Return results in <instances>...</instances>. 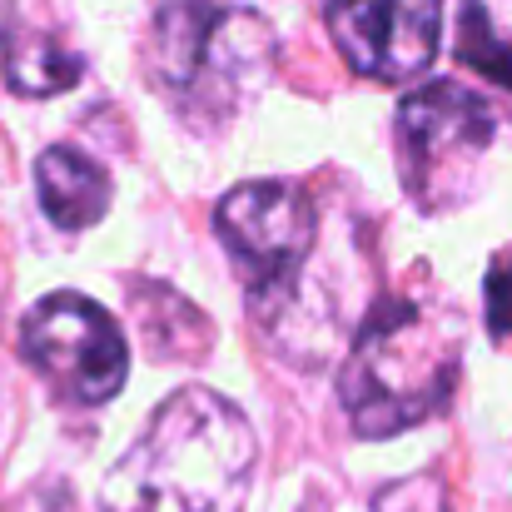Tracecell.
Instances as JSON below:
<instances>
[{
	"label": "cell",
	"mask_w": 512,
	"mask_h": 512,
	"mask_svg": "<svg viewBox=\"0 0 512 512\" xmlns=\"http://www.w3.org/2000/svg\"><path fill=\"white\" fill-rule=\"evenodd\" d=\"M130 294H135V324H140V334H145L150 353L160 363L204 358V348H209V319L189 299H179L165 284H145V289L135 284Z\"/></svg>",
	"instance_id": "obj_10"
},
{
	"label": "cell",
	"mask_w": 512,
	"mask_h": 512,
	"mask_svg": "<svg viewBox=\"0 0 512 512\" xmlns=\"http://www.w3.org/2000/svg\"><path fill=\"white\" fill-rule=\"evenodd\" d=\"M458 373L463 353L453 319L408 294H388L353 334L339 373V403L358 438H398L453 403Z\"/></svg>",
	"instance_id": "obj_2"
},
{
	"label": "cell",
	"mask_w": 512,
	"mask_h": 512,
	"mask_svg": "<svg viewBox=\"0 0 512 512\" xmlns=\"http://www.w3.org/2000/svg\"><path fill=\"white\" fill-rule=\"evenodd\" d=\"M0 65H5V85L15 95H30V100L60 95V90L80 85V75H85V60L65 45V35L45 15L25 10V0H15L5 10Z\"/></svg>",
	"instance_id": "obj_8"
},
{
	"label": "cell",
	"mask_w": 512,
	"mask_h": 512,
	"mask_svg": "<svg viewBox=\"0 0 512 512\" xmlns=\"http://www.w3.org/2000/svg\"><path fill=\"white\" fill-rule=\"evenodd\" d=\"M453 55H458V65L478 70L488 85H498V90L512 95V45L498 40V30H493V20H488V10H483L478 0H463V5H458Z\"/></svg>",
	"instance_id": "obj_11"
},
{
	"label": "cell",
	"mask_w": 512,
	"mask_h": 512,
	"mask_svg": "<svg viewBox=\"0 0 512 512\" xmlns=\"http://www.w3.org/2000/svg\"><path fill=\"white\" fill-rule=\"evenodd\" d=\"M274 70V30L249 5L165 0L145 35V75L194 125L229 120Z\"/></svg>",
	"instance_id": "obj_3"
},
{
	"label": "cell",
	"mask_w": 512,
	"mask_h": 512,
	"mask_svg": "<svg viewBox=\"0 0 512 512\" xmlns=\"http://www.w3.org/2000/svg\"><path fill=\"white\" fill-rule=\"evenodd\" d=\"M20 353L75 408L110 403L130 378V339L90 294H45L20 324Z\"/></svg>",
	"instance_id": "obj_6"
},
{
	"label": "cell",
	"mask_w": 512,
	"mask_h": 512,
	"mask_svg": "<svg viewBox=\"0 0 512 512\" xmlns=\"http://www.w3.org/2000/svg\"><path fill=\"white\" fill-rule=\"evenodd\" d=\"M35 199H40V209L55 229L85 234L110 209V174L70 145H50L35 160Z\"/></svg>",
	"instance_id": "obj_9"
},
{
	"label": "cell",
	"mask_w": 512,
	"mask_h": 512,
	"mask_svg": "<svg viewBox=\"0 0 512 512\" xmlns=\"http://www.w3.org/2000/svg\"><path fill=\"white\" fill-rule=\"evenodd\" d=\"M498 120L493 105L458 85L428 80L403 95L398 105V170L403 189L423 214H448L478 194Z\"/></svg>",
	"instance_id": "obj_4"
},
{
	"label": "cell",
	"mask_w": 512,
	"mask_h": 512,
	"mask_svg": "<svg viewBox=\"0 0 512 512\" xmlns=\"http://www.w3.org/2000/svg\"><path fill=\"white\" fill-rule=\"evenodd\" d=\"M219 244L229 249L259 319L279 314L299 294L304 259L319 234V214L304 184L294 179H244L214 209Z\"/></svg>",
	"instance_id": "obj_5"
},
{
	"label": "cell",
	"mask_w": 512,
	"mask_h": 512,
	"mask_svg": "<svg viewBox=\"0 0 512 512\" xmlns=\"http://www.w3.org/2000/svg\"><path fill=\"white\" fill-rule=\"evenodd\" d=\"M329 35L363 80L408 85L438 55L443 0H329Z\"/></svg>",
	"instance_id": "obj_7"
},
{
	"label": "cell",
	"mask_w": 512,
	"mask_h": 512,
	"mask_svg": "<svg viewBox=\"0 0 512 512\" xmlns=\"http://www.w3.org/2000/svg\"><path fill=\"white\" fill-rule=\"evenodd\" d=\"M368 512H448V493H443L438 478L418 473V478H398L383 493H373Z\"/></svg>",
	"instance_id": "obj_12"
},
{
	"label": "cell",
	"mask_w": 512,
	"mask_h": 512,
	"mask_svg": "<svg viewBox=\"0 0 512 512\" xmlns=\"http://www.w3.org/2000/svg\"><path fill=\"white\" fill-rule=\"evenodd\" d=\"M254 463L249 418L214 388H179L115 463L105 512H244Z\"/></svg>",
	"instance_id": "obj_1"
}]
</instances>
